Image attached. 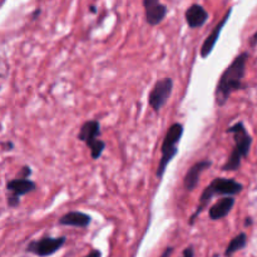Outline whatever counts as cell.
Listing matches in <instances>:
<instances>
[{
  "instance_id": "cell-19",
  "label": "cell",
  "mask_w": 257,
  "mask_h": 257,
  "mask_svg": "<svg viewBox=\"0 0 257 257\" xmlns=\"http://www.w3.org/2000/svg\"><path fill=\"white\" fill-rule=\"evenodd\" d=\"M256 38H257V33L255 32L252 35H251V38H250V47L252 48V49L256 47V40H257Z\"/></svg>"
},
{
  "instance_id": "cell-6",
  "label": "cell",
  "mask_w": 257,
  "mask_h": 257,
  "mask_svg": "<svg viewBox=\"0 0 257 257\" xmlns=\"http://www.w3.org/2000/svg\"><path fill=\"white\" fill-rule=\"evenodd\" d=\"M100 123L98 119L87 120L80 127L77 140L84 143L90 151V157L94 161L99 160L105 150V142L99 140Z\"/></svg>"
},
{
  "instance_id": "cell-3",
  "label": "cell",
  "mask_w": 257,
  "mask_h": 257,
  "mask_svg": "<svg viewBox=\"0 0 257 257\" xmlns=\"http://www.w3.org/2000/svg\"><path fill=\"white\" fill-rule=\"evenodd\" d=\"M226 133L232 135L235 146L232 148V152L228 156V160L225 165L221 167L223 172H235L241 168L242 160H246L250 155V150L252 147V136L248 133L243 122H236L226 130Z\"/></svg>"
},
{
  "instance_id": "cell-8",
  "label": "cell",
  "mask_w": 257,
  "mask_h": 257,
  "mask_svg": "<svg viewBox=\"0 0 257 257\" xmlns=\"http://www.w3.org/2000/svg\"><path fill=\"white\" fill-rule=\"evenodd\" d=\"M67 242L65 236L60 237H52V236H44L39 240L30 241L27 246V252L33 253L39 257H48L54 255L60 250Z\"/></svg>"
},
{
  "instance_id": "cell-20",
  "label": "cell",
  "mask_w": 257,
  "mask_h": 257,
  "mask_svg": "<svg viewBox=\"0 0 257 257\" xmlns=\"http://www.w3.org/2000/svg\"><path fill=\"white\" fill-rule=\"evenodd\" d=\"M39 14H40V9L35 10V12L33 13V15H32V19H35V18H38V17H39Z\"/></svg>"
},
{
  "instance_id": "cell-1",
  "label": "cell",
  "mask_w": 257,
  "mask_h": 257,
  "mask_svg": "<svg viewBox=\"0 0 257 257\" xmlns=\"http://www.w3.org/2000/svg\"><path fill=\"white\" fill-rule=\"evenodd\" d=\"M248 58V52L240 53L221 74L215 89V102L218 107H223L233 93L246 88L243 79L247 72Z\"/></svg>"
},
{
  "instance_id": "cell-9",
  "label": "cell",
  "mask_w": 257,
  "mask_h": 257,
  "mask_svg": "<svg viewBox=\"0 0 257 257\" xmlns=\"http://www.w3.org/2000/svg\"><path fill=\"white\" fill-rule=\"evenodd\" d=\"M145 19L150 27H157L166 19L168 8L161 0H142Z\"/></svg>"
},
{
  "instance_id": "cell-10",
  "label": "cell",
  "mask_w": 257,
  "mask_h": 257,
  "mask_svg": "<svg viewBox=\"0 0 257 257\" xmlns=\"http://www.w3.org/2000/svg\"><path fill=\"white\" fill-rule=\"evenodd\" d=\"M231 14H232V8H230V9L227 10V13L223 15L222 19L217 23V25H216V27L212 29V32H211L210 34L206 37V39L203 40L202 47H201V50H200V55L202 59H207V57H210L211 53L213 52V49H215L216 44H217V42H218V38H220V35H221V33H222L225 25L227 24Z\"/></svg>"
},
{
  "instance_id": "cell-22",
  "label": "cell",
  "mask_w": 257,
  "mask_h": 257,
  "mask_svg": "<svg viewBox=\"0 0 257 257\" xmlns=\"http://www.w3.org/2000/svg\"><path fill=\"white\" fill-rule=\"evenodd\" d=\"M90 12H92V13H97V8H95L94 5H92V7H90Z\"/></svg>"
},
{
  "instance_id": "cell-2",
  "label": "cell",
  "mask_w": 257,
  "mask_h": 257,
  "mask_svg": "<svg viewBox=\"0 0 257 257\" xmlns=\"http://www.w3.org/2000/svg\"><path fill=\"white\" fill-rule=\"evenodd\" d=\"M243 185L237 182L235 178H227V177H217L215 180L211 181L210 185L205 187L200 196V201L196 207L195 212L191 215L188 225H195L196 220L201 216V213L207 208V205L213 200L215 197H226V196H231L235 197L236 195L242 192Z\"/></svg>"
},
{
  "instance_id": "cell-4",
  "label": "cell",
  "mask_w": 257,
  "mask_h": 257,
  "mask_svg": "<svg viewBox=\"0 0 257 257\" xmlns=\"http://www.w3.org/2000/svg\"><path fill=\"white\" fill-rule=\"evenodd\" d=\"M183 133H185V127H183L182 123L178 122L173 123L167 130V133H166L165 138H163L162 146H161V160L158 162L157 171H156V176L160 180H162L166 171H167L168 165L177 156L178 145H180L181 140H182Z\"/></svg>"
},
{
  "instance_id": "cell-21",
  "label": "cell",
  "mask_w": 257,
  "mask_h": 257,
  "mask_svg": "<svg viewBox=\"0 0 257 257\" xmlns=\"http://www.w3.org/2000/svg\"><path fill=\"white\" fill-rule=\"evenodd\" d=\"M251 220H252V218H251V217H247V218H246V221H245V226H250L251 223H252V221H251Z\"/></svg>"
},
{
  "instance_id": "cell-13",
  "label": "cell",
  "mask_w": 257,
  "mask_h": 257,
  "mask_svg": "<svg viewBox=\"0 0 257 257\" xmlns=\"http://www.w3.org/2000/svg\"><path fill=\"white\" fill-rule=\"evenodd\" d=\"M236 205V198L231 197V196H226V197H221L215 205H212L208 210V217L212 221H220L223 220L230 215L232 208Z\"/></svg>"
},
{
  "instance_id": "cell-11",
  "label": "cell",
  "mask_w": 257,
  "mask_h": 257,
  "mask_svg": "<svg viewBox=\"0 0 257 257\" xmlns=\"http://www.w3.org/2000/svg\"><path fill=\"white\" fill-rule=\"evenodd\" d=\"M211 166H212V161L211 160L198 161L195 165L191 166V168L187 171L185 177H183V188H185V191L193 192L197 188L198 183H200V178L202 173L206 170H208Z\"/></svg>"
},
{
  "instance_id": "cell-18",
  "label": "cell",
  "mask_w": 257,
  "mask_h": 257,
  "mask_svg": "<svg viewBox=\"0 0 257 257\" xmlns=\"http://www.w3.org/2000/svg\"><path fill=\"white\" fill-rule=\"evenodd\" d=\"M173 250H175V248H173V247H167L165 251H163L162 255H161L160 257H170L171 255H172Z\"/></svg>"
},
{
  "instance_id": "cell-16",
  "label": "cell",
  "mask_w": 257,
  "mask_h": 257,
  "mask_svg": "<svg viewBox=\"0 0 257 257\" xmlns=\"http://www.w3.org/2000/svg\"><path fill=\"white\" fill-rule=\"evenodd\" d=\"M182 257H195V250H193L192 246L185 248V251H183L182 253Z\"/></svg>"
},
{
  "instance_id": "cell-5",
  "label": "cell",
  "mask_w": 257,
  "mask_h": 257,
  "mask_svg": "<svg viewBox=\"0 0 257 257\" xmlns=\"http://www.w3.org/2000/svg\"><path fill=\"white\" fill-rule=\"evenodd\" d=\"M32 176V168L29 166H24L20 170L19 175L13 180L7 182V203L8 207L17 208L20 206V198L29 193L37 191V183L30 180Z\"/></svg>"
},
{
  "instance_id": "cell-7",
  "label": "cell",
  "mask_w": 257,
  "mask_h": 257,
  "mask_svg": "<svg viewBox=\"0 0 257 257\" xmlns=\"http://www.w3.org/2000/svg\"><path fill=\"white\" fill-rule=\"evenodd\" d=\"M173 87H175V82H173L172 78L168 77L162 78L155 83L150 94H148V105L156 113H160L161 109L166 105V103L168 102V99L172 95Z\"/></svg>"
},
{
  "instance_id": "cell-15",
  "label": "cell",
  "mask_w": 257,
  "mask_h": 257,
  "mask_svg": "<svg viewBox=\"0 0 257 257\" xmlns=\"http://www.w3.org/2000/svg\"><path fill=\"white\" fill-rule=\"evenodd\" d=\"M246 246H247V235H246V232H240L228 242L223 255H225V257H231L233 253L243 250Z\"/></svg>"
},
{
  "instance_id": "cell-12",
  "label": "cell",
  "mask_w": 257,
  "mask_h": 257,
  "mask_svg": "<svg viewBox=\"0 0 257 257\" xmlns=\"http://www.w3.org/2000/svg\"><path fill=\"white\" fill-rule=\"evenodd\" d=\"M208 12L201 4H192L185 12V20L190 29H200L207 23Z\"/></svg>"
},
{
  "instance_id": "cell-17",
  "label": "cell",
  "mask_w": 257,
  "mask_h": 257,
  "mask_svg": "<svg viewBox=\"0 0 257 257\" xmlns=\"http://www.w3.org/2000/svg\"><path fill=\"white\" fill-rule=\"evenodd\" d=\"M84 257H102V252L99 250H92L87 256Z\"/></svg>"
},
{
  "instance_id": "cell-14",
  "label": "cell",
  "mask_w": 257,
  "mask_h": 257,
  "mask_svg": "<svg viewBox=\"0 0 257 257\" xmlns=\"http://www.w3.org/2000/svg\"><path fill=\"white\" fill-rule=\"evenodd\" d=\"M90 222H92V217L88 213L80 212V211H69L58 220L59 226H69V227L77 228L89 227Z\"/></svg>"
}]
</instances>
